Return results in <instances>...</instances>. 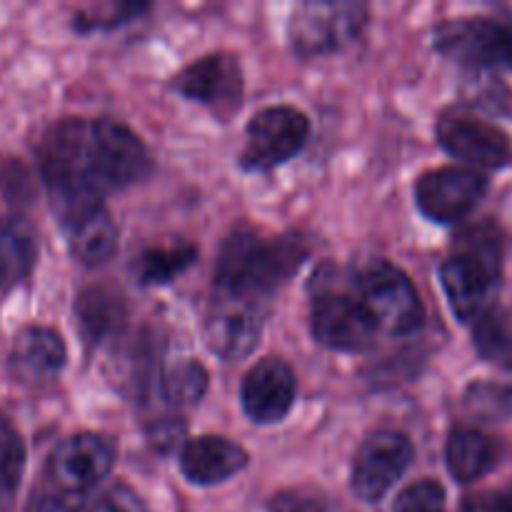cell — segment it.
<instances>
[{
	"mask_svg": "<svg viewBox=\"0 0 512 512\" xmlns=\"http://www.w3.org/2000/svg\"><path fill=\"white\" fill-rule=\"evenodd\" d=\"M265 318H268V303L263 300L215 293L203 323L205 345L228 363L248 358L258 348Z\"/></svg>",
	"mask_w": 512,
	"mask_h": 512,
	"instance_id": "30bf717a",
	"label": "cell"
},
{
	"mask_svg": "<svg viewBox=\"0 0 512 512\" xmlns=\"http://www.w3.org/2000/svg\"><path fill=\"white\" fill-rule=\"evenodd\" d=\"M393 512H448L445 488L438 480H418V483L400 490V495L395 498Z\"/></svg>",
	"mask_w": 512,
	"mask_h": 512,
	"instance_id": "f1b7e54d",
	"label": "cell"
},
{
	"mask_svg": "<svg viewBox=\"0 0 512 512\" xmlns=\"http://www.w3.org/2000/svg\"><path fill=\"white\" fill-rule=\"evenodd\" d=\"M118 448L100 433H75L60 440L45 463L43 483L65 495H90L113 473Z\"/></svg>",
	"mask_w": 512,
	"mask_h": 512,
	"instance_id": "52a82bcc",
	"label": "cell"
},
{
	"mask_svg": "<svg viewBox=\"0 0 512 512\" xmlns=\"http://www.w3.org/2000/svg\"><path fill=\"white\" fill-rule=\"evenodd\" d=\"M270 512H335L325 503L323 495L313 493V490H288L273 498Z\"/></svg>",
	"mask_w": 512,
	"mask_h": 512,
	"instance_id": "4dcf8cb0",
	"label": "cell"
},
{
	"mask_svg": "<svg viewBox=\"0 0 512 512\" xmlns=\"http://www.w3.org/2000/svg\"><path fill=\"white\" fill-rule=\"evenodd\" d=\"M413 443L400 430H375L358 448L350 488L363 503H380L413 463Z\"/></svg>",
	"mask_w": 512,
	"mask_h": 512,
	"instance_id": "7c38bea8",
	"label": "cell"
},
{
	"mask_svg": "<svg viewBox=\"0 0 512 512\" xmlns=\"http://www.w3.org/2000/svg\"><path fill=\"white\" fill-rule=\"evenodd\" d=\"M38 165L50 200H103L153 170L148 145L108 118H63L38 143Z\"/></svg>",
	"mask_w": 512,
	"mask_h": 512,
	"instance_id": "6da1fadb",
	"label": "cell"
},
{
	"mask_svg": "<svg viewBox=\"0 0 512 512\" xmlns=\"http://www.w3.org/2000/svg\"><path fill=\"white\" fill-rule=\"evenodd\" d=\"M310 258V243L300 233H283L265 238L250 225H238L228 233L218 250L215 263V293L243 295L263 300L288 283L305 260Z\"/></svg>",
	"mask_w": 512,
	"mask_h": 512,
	"instance_id": "7a4b0ae2",
	"label": "cell"
},
{
	"mask_svg": "<svg viewBox=\"0 0 512 512\" xmlns=\"http://www.w3.org/2000/svg\"><path fill=\"white\" fill-rule=\"evenodd\" d=\"M208 390V370L198 360H180L170 368L160 370L158 398L170 410H188L200 403Z\"/></svg>",
	"mask_w": 512,
	"mask_h": 512,
	"instance_id": "cb8c5ba5",
	"label": "cell"
},
{
	"mask_svg": "<svg viewBox=\"0 0 512 512\" xmlns=\"http://www.w3.org/2000/svg\"><path fill=\"white\" fill-rule=\"evenodd\" d=\"M75 318L80 335L88 345H100L115 338L128 320V303L115 285H90L75 300Z\"/></svg>",
	"mask_w": 512,
	"mask_h": 512,
	"instance_id": "d6986e66",
	"label": "cell"
},
{
	"mask_svg": "<svg viewBox=\"0 0 512 512\" xmlns=\"http://www.w3.org/2000/svg\"><path fill=\"white\" fill-rule=\"evenodd\" d=\"M310 135L308 115L290 105H270L255 113L245 128V145L240 168L248 173H265L303 150Z\"/></svg>",
	"mask_w": 512,
	"mask_h": 512,
	"instance_id": "ba28073f",
	"label": "cell"
},
{
	"mask_svg": "<svg viewBox=\"0 0 512 512\" xmlns=\"http://www.w3.org/2000/svg\"><path fill=\"white\" fill-rule=\"evenodd\" d=\"M438 143L445 153L485 170L512 165V138L495 123L450 110L438 120Z\"/></svg>",
	"mask_w": 512,
	"mask_h": 512,
	"instance_id": "9a60e30c",
	"label": "cell"
},
{
	"mask_svg": "<svg viewBox=\"0 0 512 512\" xmlns=\"http://www.w3.org/2000/svg\"><path fill=\"white\" fill-rule=\"evenodd\" d=\"M438 53L473 70H512V23L498 18H453L433 30Z\"/></svg>",
	"mask_w": 512,
	"mask_h": 512,
	"instance_id": "8992f818",
	"label": "cell"
},
{
	"mask_svg": "<svg viewBox=\"0 0 512 512\" xmlns=\"http://www.w3.org/2000/svg\"><path fill=\"white\" fill-rule=\"evenodd\" d=\"M243 445L223 435H200L180 448V470L193 485H218L248 468Z\"/></svg>",
	"mask_w": 512,
	"mask_h": 512,
	"instance_id": "e0dca14e",
	"label": "cell"
},
{
	"mask_svg": "<svg viewBox=\"0 0 512 512\" xmlns=\"http://www.w3.org/2000/svg\"><path fill=\"white\" fill-rule=\"evenodd\" d=\"M28 512H148V508L123 483L98 488L90 495H65L40 483L30 495Z\"/></svg>",
	"mask_w": 512,
	"mask_h": 512,
	"instance_id": "ffe728a7",
	"label": "cell"
},
{
	"mask_svg": "<svg viewBox=\"0 0 512 512\" xmlns=\"http://www.w3.org/2000/svg\"><path fill=\"white\" fill-rule=\"evenodd\" d=\"M488 193V178L473 168L445 165L428 170L415 183V203L435 223H458Z\"/></svg>",
	"mask_w": 512,
	"mask_h": 512,
	"instance_id": "4fadbf2b",
	"label": "cell"
},
{
	"mask_svg": "<svg viewBox=\"0 0 512 512\" xmlns=\"http://www.w3.org/2000/svg\"><path fill=\"white\" fill-rule=\"evenodd\" d=\"M298 380L283 358H263L248 370L240 388L243 410L253 423H280L293 410Z\"/></svg>",
	"mask_w": 512,
	"mask_h": 512,
	"instance_id": "2e32d148",
	"label": "cell"
},
{
	"mask_svg": "<svg viewBox=\"0 0 512 512\" xmlns=\"http://www.w3.org/2000/svg\"><path fill=\"white\" fill-rule=\"evenodd\" d=\"M503 278V240L490 223L455 235L453 253L440 265V283L460 323H475L493 305Z\"/></svg>",
	"mask_w": 512,
	"mask_h": 512,
	"instance_id": "3957f363",
	"label": "cell"
},
{
	"mask_svg": "<svg viewBox=\"0 0 512 512\" xmlns=\"http://www.w3.org/2000/svg\"><path fill=\"white\" fill-rule=\"evenodd\" d=\"M355 298L363 303L375 328L390 335H410L423 325L425 308L413 280L395 265L375 260L355 275Z\"/></svg>",
	"mask_w": 512,
	"mask_h": 512,
	"instance_id": "277c9868",
	"label": "cell"
},
{
	"mask_svg": "<svg viewBox=\"0 0 512 512\" xmlns=\"http://www.w3.org/2000/svg\"><path fill=\"white\" fill-rule=\"evenodd\" d=\"M465 410L483 423H512V388L498 383H473L465 390Z\"/></svg>",
	"mask_w": 512,
	"mask_h": 512,
	"instance_id": "484cf974",
	"label": "cell"
},
{
	"mask_svg": "<svg viewBox=\"0 0 512 512\" xmlns=\"http://www.w3.org/2000/svg\"><path fill=\"white\" fill-rule=\"evenodd\" d=\"M460 512H512V493L508 490H483L463 500Z\"/></svg>",
	"mask_w": 512,
	"mask_h": 512,
	"instance_id": "1f68e13d",
	"label": "cell"
},
{
	"mask_svg": "<svg viewBox=\"0 0 512 512\" xmlns=\"http://www.w3.org/2000/svg\"><path fill=\"white\" fill-rule=\"evenodd\" d=\"M0 190L10 203H23L25 198L33 195L28 170L18 160H0Z\"/></svg>",
	"mask_w": 512,
	"mask_h": 512,
	"instance_id": "f546056e",
	"label": "cell"
},
{
	"mask_svg": "<svg viewBox=\"0 0 512 512\" xmlns=\"http://www.w3.org/2000/svg\"><path fill=\"white\" fill-rule=\"evenodd\" d=\"M38 243L28 223L18 218H0V290L18 283L33 270Z\"/></svg>",
	"mask_w": 512,
	"mask_h": 512,
	"instance_id": "7402d4cb",
	"label": "cell"
},
{
	"mask_svg": "<svg viewBox=\"0 0 512 512\" xmlns=\"http://www.w3.org/2000/svg\"><path fill=\"white\" fill-rule=\"evenodd\" d=\"M68 350L58 330L28 325L20 330L10 350V373L23 383H43L63 370Z\"/></svg>",
	"mask_w": 512,
	"mask_h": 512,
	"instance_id": "ac0fdd59",
	"label": "cell"
},
{
	"mask_svg": "<svg viewBox=\"0 0 512 512\" xmlns=\"http://www.w3.org/2000/svg\"><path fill=\"white\" fill-rule=\"evenodd\" d=\"M310 333L338 353H365L378 340V328L355 295L335 285H318L310 305Z\"/></svg>",
	"mask_w": 512,
	"mask_h": 512,
	"instance_id": "9c48e42d",
	"label": "cell"
},
{
	"mask_svg": "<svg viewBox=\"0 0 512 512\" xmlns=\"http://www.w3.org/2000/svg\"><path fill=\"white\" fill-rule=\"evenodd\" d=\"M473 343L483 360L512 373V320L498 305H490L473 323Z\"/></svg>",
	"mask_w": 512,
	"mask_h": 512,
	"instance_id": "d4e9b609",
	"label": "cell"
},
{
	"mask_svg": "<svg viewBox=\"0 0 512 512\" xmlns=\"http://www.w3.org/2000/svg\"><path fill=\"white\" fill-rule=\"evenodd\" d=\"M25 470V445L18 430L5 415H0V505L10 503L18 493Z\"/></svg>",
	"mask_w": 512,
	"mask_h": 512,
	"instance_id": "4316f807",
	"label": "cell"
},
{
	"mask_svg": "<svg viewBox=\"0 0 512 512\" xmlns=\"http://www.w3.org/2000/svg\"><path fill=\"white\" fill-rule=\"evenodd\" d=\"M195 263H198V245L178 240V243L145 248L135 258L133 273L140 285H165Z\"/></svg>",
	"mask_w": 512,
	"mask_h": 512,
	"instance_id": "603a6c76",
	"label": "cell"
},
{
	"mask_svg": "<svg viewBox=\"0 0 512 512\" xmlns=\"http://www.w3.org/2000/svg\"><path fill=\"white\" fill-rule=\"evenodd\" d=\"M368 23L370 8L365 3H300L288 23L290 48L300 58L330 55L358 40Z\"/></svg>",
	"mask_w": 512,
	"mask_h": 512,
	"instance_id": "5b68a950",
	"label": "cell"
},
{
	"mask_svg": "<svg viewBox=\"0 0 512 512\" xmlns=\"http://www.w3.org/2000/svg\"><path fill=\"white\" fill-rule=\"evenodd\" d=\"M68 248L78 263L105 265L118 250V228L103 200H53Z\"/></svg>",
	"mask_w": 512,
	"mask_h": 512,
	"instance_id": "5bb4252c",
	"label": "cell"
},
{
	"mask_svg": "<svg viewBox=\"0 0 512 512\" xmlns=\"http://www.w3.org/2000/svg\"><path fill=\"white\" fill-rule=\"evenodd\" d=\"M150 10V5L140 3H110V5H95V8L78 10L73 15V28L78 33H95V30H113L118 25L130 23L138 18L140 13Z\"/></svg>",
	"mask_w": 512,
	"mask_h": 512,
	"instance_id": "83f0119b",
	"label": "cell"
},
{
	"mask_svg": "<svg viewBox=\"0 0 512 512\" xmlns=\"http://www.w3.org/2000/svg\"><path fill=\"white\" fill-rule=\"evenodd\" d=\"M500 448L493 435L483 433L470 425H458L450 430L448 445H445V460L448 470L458 483H475L498 465Z\"/></svg>",
	"mask_w": 512,
	"mask_h": 512,
	"instance_id": "44dd1931",
	"label": "cell"
},
{
	"mask_svg": "<svg viewBox=\"0 0 512 512\" xmlns=\"http://www.w3.org/2000/svg\"><path fill=\"white\" fill-rule=\"evenodd\" d=\"M170 88L195 103H203L220 120H230L243 105V68L238 55L210 53L185 65L170 80Z\"/></svg>",
	"mask_w": 512,
	"mask_h": 512,
	"instance_id": "8fae6325",
	"label": "cell"
}]
</instances>
